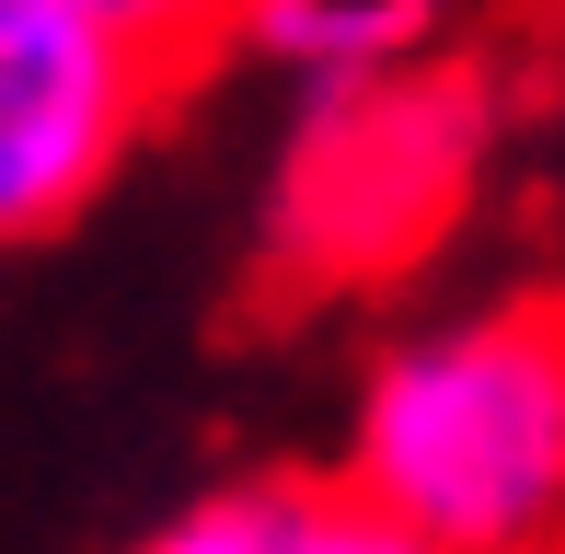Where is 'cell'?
I'll use <instances>...</instances> for the list:
<instances>
[{"label":"cell","mask_w":565,"mask_h":554,"mask_svg":"<svg viewBox=\"0 0 565 554\" xmlns=\"http://www.w3.org/2000/svg\"><path fill=\"white\" fill-rule=\"evenodd\" d=\"M162 82L173 70L70 0H0V255L58 243L116 185L162 116Z\"/></svg>","instance_id":"cell-3"},{"label":"cell","mask_w":565,"mask_h":554,"mask_svg":"<svg viewBox=\"0 0 565 554\" xmlns=\"http://www.w3.org/2000/svg\"><path fill=\"white\" fill-rule=\"evenodd\" d=\"M70 12H93L105 35H127L150 70H209L220 35H231V0H70Z\"/></svg>","instance_id":"cell-6"},{"label":"cell","mask_w":565,"mask_h":554,"mask_svg":"<svg viewBox=\"0 0 565 554\" xmlns=\"http://www.w3.org/2000/svg\"><path fill=\"white\" fill-rule=\"evenodd\" d=\"M335 473L427 554H565V289L404 323L358 370Z\"/></svg>","instance_id":"cell-1"},{"label":"cell","mask_w":565,"mask_h":554,"mask_svg":"<svg viewBox=\"0 0 565 554\" xmlns=\"http://www.w3.org/2000/svg\"><path fill=\"white\" fill-rule=\"evenodd\" d=\"M439 35H450V0H231L220 58L243 46L289 93H323V82H370V70L439 58Z\"/></svg>","instance_id":"cell-5"},{"label":"cell","mask_w":565,"mask_h":554,"mask_svg":"<svg viewBox=\"0 0 565 554\" xmlns=\"http://www.w3.org/2000/svg\"><path fill=\"white\" fill-rule=\"evenodd\" d=\"M497 150V93L450 58H404L370 82L300 93L289 150L266 173V266L289 289H381L461 232Z\"/></svg>","instance_id":"cell-2"},{"label":"cell","mask_w":565,"mask_h":554,"mask_svg":"<svg viewBox=\"0 0 565 554\" xmlns=\"http://www.w3.org/2000/svg\"><path fill=\"white\" fill-rule=\"evenodd\" d=\"M139 554H427V543L393 509H370L347 473H243L150 520Z\"/></svg>","instance_id":"cell-4"}]
</instances>
